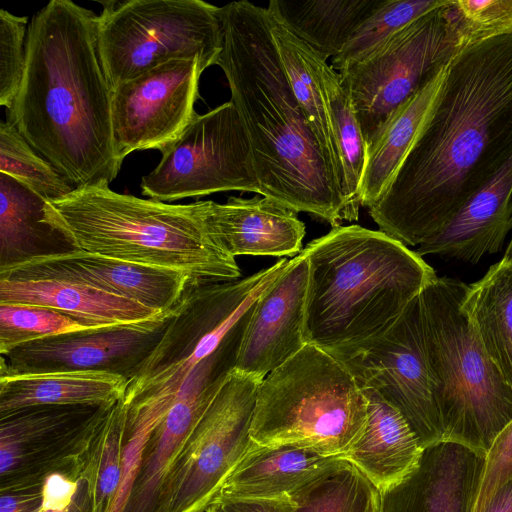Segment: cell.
I'll use <instances>...</instances> for the list:
<instances>
[{"label":"cell","instance_id":"obj_1","mask_svg":"<svg viewBox=\"0 0 512 512\" xmlns=\"http://www.w3.org/2000/svg\"><path fill=\"white\" fill-rule=\"evenodd\" d=\"M512 157V32L463 40L389 185L368 208L405 246L442 230Z\"/></svg>","mask_w":512,"mask_h":512},{"label":"cell","instance_id":"obj_2","mask_svg":"<svg viewBox=\"0 0 512 512\" xmlns=\"http://www.w3.org/2000/svg\"><path fill=\"white\" fill-rule=\"evenodd\" d=\"M111 98L97 15L70 0L50 1L28 25L24 75L7 121L75 188L110 183L122 165Z\"/></svg>","mask_w":512,"mask_h":512},{"label":"cell","instance_id":"obj_3","mask_svg":"<svg viewBox=\"0 0 512 512\" xmlns=\"http://www.w3.org/2000/svg\"><path fill=\"white\" fill-rule=\"evenodd\" d=\"M224 72L246 133L259 194L332 228L345 220L340 184L288 83L267 9L247 0L219 9Z\"/></svg>","mask_w":512,"mask_h":512},{"label":"cell","instance_id":"obj_4","mask_svg":"<svg viewBox=\"0 0 512 512\" xmlns=\"http://www.w3.org/2000/svg\"><path fill=\"white\" fill-rule=\"evenodd\" d=\"M308 261L305 341L331 355L382 335L436 276L415 251L382 231L333 227Z\"/></svg>","mask_w":512,"mask_h":512},{"label":"cell","instance_id":"obj_5","mask_svg":"<svg viewBox=\"0 0 512 512\" xmlns=\"http://www.w3.org/2000/svg\"><path fill=\"white\" fill-rule=\"evenodd\" d=\"M109 184L77 187L46 202L47 221L79 250L180 271L198 284L240 279L235 257L209 232L198 201L146 200L117 193Z\"/></svg>","mask_w":512,"mask_h":512},{"label":"cell","instance_id":"obj_6","mask_svg":"<svg viewBox=\"0 0 512 512\" xmlns=\"http://www.w3.org/2000/svg\"><path fill=\"white\" fill-rule=\"evenodd\" d=\"M468 285L435 277L421 291L422 336L442 441L487 455L512 420V388L463 307Z\"/></svg>","mask_w":512,"mask_h":512},{"label":"cell","instance_id":"obj_7","mask_svg":"<svg viewBox=\"0 0 512 512\" xmlns=\"http://www.w3.org/2000/svg\"><path fill=\"white\" fill-rule=\"evenodd\" d=\"M367 420V398L346 366L306 344L259 385L250 429L261 446L344 456Z\"/></svg>","mask_w":512,"mask_h":512},{"label":"cell","instance_id":"obj_8","mask_svg":"<svg viewBox=\"0 0 512 512\" xmlns=\"http://www.w3.org/2000/svg\"><path fill=\"white\" fill-rule=\"evenodd\" d=\"M288 263L284 258L231 282H190L161 340L129 382L124 405L165 415L189 376L218 348L243 310Z\"/></svg>","mask_w":512,"mask_h":512},{"label":"cell","instance_id":"obj_9","mask_svg":"<svg viewBox=\"0 0 512 512\" xmlns=\"http://www.w3.org/2000/svg\"><path fill=\"white\" fill-rule=\"evenodd\" d=\"M97 46L111 90L173 59L216 65L222 50L220 7L201 0L102 2Z\"/></svg>","mask_w":512,"mask_h":512},{"label":"cell","instance_id":"obj_10","mask_svg":"<svg viewBox=\"0 0 512 512\" xmlns=\"http://www.w3.org/2000/svg\"><path fill=\"white\" fill-rule=\"evenodd\" d=\"M460 43L453 0H448L338 72L367 146L390 114L446 65Z\"/></svg>","mask_w":512,"mask_h":512},{"label":"cell","instance_id":"obj_11","mask_svg":"<svg viewBox=\"0 0 512 512\" xmlns=\"http://www.w3.org/2000/svg\"><path fill=\"white\" fill-rule=\"evenodd\" d=\"M263 379L233 370L172 462L158 512H206L249 449Z\"/></svg>","mask_w":512,"mask_h":512},{"label":"cell","instance_id":"obj_12","mask_svg":"<svg viewBox=\"0 0 512 512\" xmlns=\"http://www.w3.org/2000/svg\"><path fill=\"white\" fill-rule=\"evenodd\" d=\"M142 194L172 202L225 191L259 194L246 133L231 101L196 114L141 181Z\"/></svg>","mask_w":512,"mask_h":512},{"label":"cell","instance_id":"obj_13","mask_svg":"<svg viewBox=\"0 0 512 512\" xmlns=\"http://www.w3.org/2000/svg\"><path fill=\"white\" fill-rule=\"evenodd\" d=\"M111 406L36 405L0 414V491L78 481L83 455Z\"/></svg>","mask_w":512,"mask_h":512},{"label":"cell","instance_id":"obj_14","mask_svg":"<svg viewBox=\"0 0 512 512\" xmlns=\"http://www.w3.org/2000/svg\"><path fill=\"white\" fill-rule=\"evenodd\" d=\"M419 295L382 335L333 356L361 389L374 390L400 411L425 449L442 442L443 434L423 346Z\"/></svg>","mask_w":512,"mask_h":512},{"label":"cell","instance_id":"obj_15","mask_svg":"<svg viewBox=\"0 0 512 512\" xmlns=\"http://www.w3.org/2000/svg\"><path fill=\"white\" fill-rule=\"evenodd\" d=\"M200 58L167 61L112 90L111 118L117 160L137 150L163 152L194 116L201 74Z\"/></svg>","mask_w":512,"mask_h":512},{"label":"cell","instance_id":"obj_16","mask_svg":"<svg viewBox=\"0 0 512 512\" xmlns=\"http://www.w3.org/2000/svg\"><path fill=\"white\" fill-rule=\"evenodd\" d=\"M176 309L148 321L89 328L21 345L1 356L0 374L95 371L130 382L156 348Z\"/></svg>","mask_w":512,"mask_h":512},{"label":"cell","instance_id":"obj_17","mask_svg":"<svg viewBox=\"0 0 512 512\" xmlns=\"http://www.w3.org/2000/svg\"><path fill=\"white\" fill-rule=\"evenodd\" d=\"M239 348L240 338L228 333L218 348L189 376L142 448L122 512H158L163 480L191 432L235 369Z\"/></svg>","mask_w":512,"mask_h":512},{"label":"cell","instance_id":"obj_18","mask_svg":"<svg viewBox=\"0 0 512 512\" xmlns=\"http://www.w3.org/2000/svg\"><path fill=\"white\" fill-rule=\"evenodd\" d=\"M307 287L308 261L301 251L254 300L235 370L264 379L307 344Z\"/></svg>","mask_w":512,"mask_h":512},{"label":"cell","instance_id":"obj_19","mask_svg":"<svg viewBox=\"0 0 512 512\" xmlns=\"http://www.w3.org/2000/svg\"><path fill=\"white\" fill-rule=\"evenodd\" d=\"M0 278H52L76 282L159 312L177 307L192 282L180 271L125 262L79 249L29 260L0 271Z\"/></svg>","mask_w":512,"mask_h":512},{"label":"cell","instance_id":"obj_20","mask_svg":"<svg viewBox=\"0 0 512 512\" xmlns=\"http://www.w3.org/2000/svg\"><path fill=\"white\" fill-rule=\"evenodd\" d=\"M486 455L442 441L424 449L415 470L380 492L378 512H472Z\"/></svg>","mask_w":512,"mask_h":512},{"label":"cell","instance_id":"obj_21","mask_svg":"<svg viewBox=\"0 0 512 512\" xmlns=\"http://www.w3.org/2000/svg\"><path fill=\"white\" fill-rule=\"evenodd\" d=\"M209 232L233 257L297 256L305 225L298 212L266 196H231L225 203L198 201Z\"/></svg>","mask_w":512,"mask_h":512},{"label":"cell","instance_id":"obj_22","mask_svg":"<svg viewBox=\"0 0 512 512\" xmlns=\"http://www.w3.org/2000/svg\"><path fill=\"white\" fill-rule=\"evenodd\" d=\"M512 229V157L437 234L419 245L423 257L436 255L475 264L501 250Z\"/></svg>","mask_w":512,"mask_h":512},{"label":"cell","instance_id":"obj_23","mask_svg":"<svg viewBox=\"0 0 512 512\" xmlns=\"http://www.w3.org/2000/svg\"><path fill=\"white\" fill-rule=\"evenodd\" d=\"M346 461L344 456L327 455L312 448L296 445L261 446L252 441L213 503L225 499L290 498Z\"/></svg>","mask_w":512,"mask_h":512},{"label":"cell","instance_id":"obj_24","mask_svg":"<svg viewBox=\"0 0 512 512\" xmlns=\"http://www.w3.org/2000/svg\"><path fill=\"white\" fill-rule=\"evenodd\" d=\"M362 391L367 398V420L344 458L381 492L410 475L424 449L398 409L374 390Z\"/></svg>","mask_w":512,"mask_h":512},{"label":"cell","instance_id":"obj_25","mask_svg":"<svg viewBox=\"0 0 512 512\" xmlns=\"http://www.w3.org/2000/svg\"><path fill=\"white\" fill-rule=\"evenodd\" d=\"M0 303L52 308L91 328L148 321L164 313L91 286L52 278H0Z\"/></svg>","mask_w":512,"mask_h":512},{"label":"cell","instance_id":"obj_26","mask_svg":"<svg viewBox=\"0 0 512 512\" xmlns=\"http://www.w3.org/2000/svg\"><path fill=\"white\" fill-rule=\"evenodd\" d=\"M46 201L0 173V271L77 248L45 216Z\"/></svg>","mask_w":512,"mask_h":512},{"label":"cell","instance_id":"obj_27","mask_svg":"<svg viewBox=\"0 0 512 512\" xmlns=\"http://www.w3.org/2000/svg\"><path fill=\"white\" fill-rule=\"evenodd\" d=\"M128 384L95 371L0 374V414L36 405L111 406L124 398Z\"/></svg>","mask_w":512,"mask_h":512},{"label":"cell","instance_id":"obj_28","mask_svg":"<svg viewBox=\"0 0 512 512\" xmlns=\"http://www.w3.org/2000/svg\"><path fill=\"white\" fill-rule=\"evenodd\" d=\"M445 66L390 114L368 144L361 206L373 205L392 180L431 106Z\"/></svg>","mask_w":512,"mask_h":512},{"label":"cell","instance_id":"obj_29","mask_svg":"<svg viewBox=\"0 0 512 512\" xmlns=\"http://www.w3.org/2000/svg\"><path fill=\"white\" fill-rule=\"evenodd\" d=\"M384 0H271L266 8L295 37L326 60L337 56L355 30Z\"/></svg>","mask_w":512,"mask_h":512},{"label":"cell","instance_id":"obj_30","mask_svg":"<svg viewBox=\"0 0 512 512\" xmlns=\"http://www.w3.org/2000/svg\"><path fill=\"white\" fill-rule=\"evenodd\" d=\"M267 13L270 32L290 88L325 158L336 174L341 189V163L318 73L321 55L295 37L268 11Z\"/></svg>","mask_w":512,"mask_h":512},{"label":"cell","instance_id":"obj_31","mask_svg":"<svg viewBox=\"0 0 512 512\" xmlns=\"http://www.w3.org/2000/svg\"><path fill=\"white\" fill-rule=\"evenodd\" d=\"M463 307L485 351L512 388V263L501 260L468 285Z\"/></svg>","mask_w":512,"mask_h":512},{"label":"cell","instance_id":"obj_32","mask_svg":"<svg viewBox=\"0 0 512 512\" xmlns=\"http://www.w3.org/2000/svg\"><path fill=\"white\" fill-rule=\"evenodd\" d=\"M319 78L324 90L336 148L341 163V194L345 220L359 217L361 186L367 158V143L350 95L343 87L339 73L320 56Z\"/></svg>","mask_w":512,"mask_h":512},{"label":"cell","instance_id":"obj_33","mask_svg":"<svg viewBox=\"0 0 512 512\" xmlns=\"http://www.w3.org/2000/svg\"><path fill=\"white\" fill-rule=\"evenodd\" d=\"M126 407L114 404L99 424L79 466V477L91 490L93 512H111L122 480L123 433Z\"/></svg>","mask_w":512,"mask_h":512},{"label":"cell","instance_id":"obj_34","mask_svg":"<svg viewBox=\"0 0 512 512\" xmlns=\"http://www.w3.org/2000/svg\"><path fill=\"white\" fill-rule=\"evenodd\" d=\"M289 499L293 512H378L380 491L346 461Z\"/></svg>","mask_w":512,"mask_h":512},{"label":"cell","instance_id":"obj_35","mask_svg":"<svg viewBox=\"0 0 512 512\" xmlns=\"http://www.w3.org/2000/svg\"><path fill=\"white\" fill-rule=\"evenodd\" d=\"M0 173L15 179L46 202L58 200L75 189L8 121L0 123Z\"/></svg>","mask_w":512,"mask_h":512},{"label":"cell","instance_id":"obj_36","mask_svg":"<svg viewBox=\"0 0 512 512\" xmlns=\"http://www.w3.org/2000/svg\"><path fill=\"white\" fill-rule=\"evenodd\" d=\"M448 0H384L355 30L331 67L339 72L361 61L380 44L421 15L445 5Z\"/></svg>","mask_w":512,"mask_h":512},{"label":"cell","instance_id":"obj_37","mask_svg":"<svg viewBox=\"0 0 512 512\" xmlns=\"http://www.w3.org/2000/svg\"><path fill=\"white\" fill-rule=\"evenodd\" d=\"M89 328L52 308L0 303V354L6 355L30 342Z\"/></svg>","mask_w":512,"mask_h":512},{"label":"cell","instance_id":"obj_38","mask_svg":"<svg viewBox=\"0 0 512 512\" xmlns=\"http://www.w3.org/2000/svg\"><path fill=\"white\" fill-rule=\"evenodd\" d=\"M27 18L0 11V104L8 109L19 90L26 64Z\"/></svg>","mask_w":512,"mask_h":512},{"label":"cell","instance_id":"obj_39","mask_svg":"<svg viewBox=\"0 0 512 512\" xmlns=\"http://www.w3.org/2000/svg\"><path fill=\"white\" fill-rule=\"evenodd\" d=\"M461 40L512 32V0H453Z\"/></svg>","mask_w":512,"mask_h":512},{"label":"cell","instance_id":"obj_40","mask_svg":"<svg viewBox=\"0 0 512 512\" xmlns=\"http://www.w3.org/2000/svg\"><path fill=\"white\" fill-rule=\"evenodd\" d=\"M512 479V420L486 455L485 469L472 512H485L498 490Z\"/></svg>","mask_w":512,"mask_h":512},{"label":"cell","instance_id":"obj_41","mask_svg":"<svg viewBox=\"0 0 512 512\" xmlns=\"http://www.w3.org/2000/svg\"><path fill=\"white\" fill-rule=\"evenodd\" d=\"M38 512H93L88 482L73 481L61 474L50 475L43 488V502Z\"/></svg>","mask_w":512,"mask_h":512},{"label":"cell","instance_id":"obj_42","mask_svg":"<svg viewBox=\"0 0 512 512\" xmlns=\"http://www.w3.org/2000/svg\"><path fill=\"white\" fill-rule=\"evenodd\" d=\"M44 485L0 491V512H38L43 502Z\"/></svg>","mask_w":512,"mask_h":512},{"label":"cell","instance_id":"obj_43","mask_svg":"<svg viewBox=\"0 0 512 512\" xmlns=\"http://www.w3.org/2000/svg\"><path fill=\"white\" fill-rule=\"evenodd\" d=\"M213 504L221 505L225 512H293L294 509L289 498L225 499Z\"/></svg>","mask_w":512,"mask_h":512},{"label":"cell","instance_id":"obj_44","mask_svg":"<svg viewBox=\"0 0 512 512\" xmlns=\"http://www.w3.org/2000/svg\"><path fill=\"white\" fill-rule=\"evenodd\" d=\"M485 512H512V479L498 490Z\"/></svg>","mask_w":512,"mask_h":512},{"label":"cell","instance_id":"obj_45","mask_svg":"<svg viewBox=\"0 0 512 512\" xmlns=\"http://www.w3.org/2000/svg\"><path fill=\"white\" fill-rule=\"evenodd\" d=\"M502 260L506 261V262H509V263H512V238L509 242V245L506 249V252L502 258Z\"/></svg>","mask_w":512,"mask_h":512},{"label":"cell","instance_id":"obj_46","mask_svg":"<svg viewBox=\"0 0 512 512\" xmlns=\"http://www.w3.org/2000/svg\"><path fill=\"white\" fill-rule=\"evenodd\" d=\"M206 512H225V510L223 509V507L219 504H212L207 510Z\"/></svg>","mask_w":512,"mask_h":512}]
</instances>
